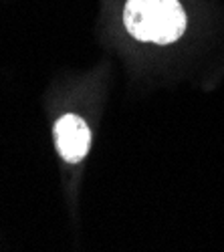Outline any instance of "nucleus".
I'll list each match as a JSON object with an SVG mask.
<instances>
[{
	"label": "nucleus",
	"mask_w": 224,
	"mask_h": 252,
	"mask_svg": "<svg viewBox=\"0 0 224 252\" xmlns=\"http://www.w3.org/2000/svg\"><path fill=\"white\" fill-rule=\"evenodd\" d=\"M124 25L141 43L172 45L186 32L188 18L178 0H128Z\"/></svg>",
	"instance_id": "f257e3e1"
},
{
	"label": "nucleus",
	"mask_w": 224,
	"mask_h": 252,
	"mask_svg": "<svg viewBox=\"0 0 224 252\" xmlns=\"http://www.w3.org/2000/svg\"><path fill=\"white\" fill-rule=\"evenodd\" d=\"M53 139L59 156L67 163L83 161L91 148V129L77 113L61 115L53 125Z\"/></svg>",
	"instance_id": "f03ea898"
}]
</instances>
